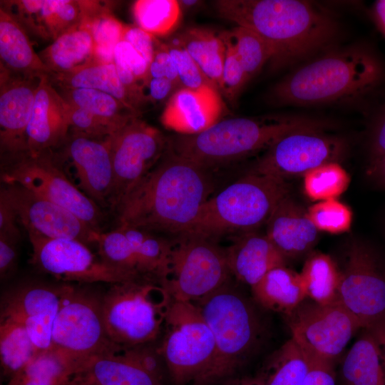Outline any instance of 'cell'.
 Returning a JSON list of instances; mask_svg holds the SVG:
<instances>
[{
    "mask_svg": "<svg viewBox=\"0 0 385 385\" xmlns=\"http://www.w3.org/2000/svg\"><path fill=\"white\" fill-rule=\"evenodd\" d=\"M205 169L168 147L148 174L113 211L118 226L182 236L210 197Z\"/></svg>",
    "mask_w": 385,
    "mask_h": 385,
    "instance_id": "obj_1",
    "label": "cell"
},
{
    "mask_svg": "<svg viewBox=\"0 0 385 385\" xmlns=\"http://www.w3.org/2000/svg\"><path fill=\"white\" fill-rule=\"evenodd\" d=\"M340 274L337 302L358 319L362 329L385 317V265L373 249L354 242Z\"/></svg>",
    "mask_w": 385,
    "mask_h": 385,
    "instance_id": "obj_15",
    "label": "cell"
},
{
    "mask_svg": "<svg viewBox=\"0 0 385 385\" xmlns=\"http://www.w3.org/2000/svg\"><path fill=\"white\" fill-rule=\"evenodd\" d=\"M26 32L52 41L83 24L91 1L18 0L1 1Z\"/></svg>",
    "mask_w": 385,
    "mask_h": 385,
    "instance_id": "obj_21",
    "label": "cell"
},
{
    "mask_svg": "<svg viewBox=\"0 0 385 385\" xmlns=\"http://www.w3.org/2000/svg\"><path fill=\"white\" fill-rule=\"evenodd\" d=\"M308 357L310 368L302 385H336L332 364L309 356Z\"/></svg>",
    "mask_w": 385,
    "mask_h": 385,
    "instance_id": "obj_53",
    "label": "cell"
},
{
    "mask_svg": "<svg viewBox=\"0 0 385 385\" xmlns=\"http://www.w3.org/2000/svg\"><path fill=\"white\" fill-rule=\"evenodd\" d=\"M215 339L212 361L192 385H221L252 355L261 341L262 325L252 304L229 282L192 302Z\"/></svg>",
    "mask_w": 385,
    "mask_h": 385,
    "instance_id": "obj_5",
    "label": "cell"
},
{
    "mask_svg": "<svg viewBox=\"0 0 385 385\" xmlns=\"http://www.w3.org/2000/svg\"><path fill=\"white\" fill-rule=\"evenodd\" d=\"M49 78L58 89L88 88L106 93L140 115L144 103L122 83L114 63L93 61L71 73Z\"/></svg>",
    "mask_w": 385,
    "mask_h": 385,
    "instance_id": "obj_27",
    "label": "cell"
},
{
    "mask_svg": "<svg viewBox=\"0 0 385 385\" xmlns=\"http://www.w3.org/2000/svg\"><path fill=\"white\" fill-rule=\"evenodd\" d=\"M96 246L98 255L104 262L115 268L144 279L140 274L133 250L120 228L116 227L110 232L100 233Z\"/></svg>",
    "mask_w": 385,
    "mask_h": 385,
    "instance_id": "obj_44",
    "label": "cell"
},
{
    "mask_svg": "<svg viewBox=\"0 0 385 385\" xmlns=\"http://www.w3.org/2000/svg\"><path fill=\"white\" fill-rule=\"evenodd\" d=\"M384 74L370 50L349 47L329 51L292 72L272 89L281 106H310L359 98L376 88Z\"/></svg>",
    "mask_w": 385,
    "mask_h": 385,
    "instance_id": "obj_3",
    "label": "cell"
},
{
    "mask_svg": "<svg viewBox=\"0 0 385 385\" xmlns=\"http://www.w3.org/2000/svg\"><path fill=\"white\" fill-rule=\"evenodd\" d=\"M367 174L378 184L385 187V155L370 160Z\"/></svg>",
    "mask_w": 385,
    "mask_h": 385,
    "instance_id": "obj_58",
    "label": "cell"
},
{
    "mask_svg": "<svg viewBox=\"0 0 385 385\" xmlns=\"http://www.w3.org/2000/svg\"><path fill=\"white\" fill-rule=\"evenodd\" d=\"M251 288L260 305L287 316L307 298L300 274L285 265L271 270Z\"/></svg>",
    "mask_w": 385,
    "mask_h": 385,
    "instance_id": "obj_29",
    "label": "cell"
},
{
    "mask_svg": "<svg viewBox=\"0 0 385 385\" xmlns=\"http://www.w3.org/2000/svg\"><path fill=\"white\" fill-rule=\"evenodd\" d=\"M332 125L324 120L292 115L235 117L220 120L197 134L168 138V147L175 154L208 170L267 150L290 133L326 131Z\"/></svg>",
    "mask_w": 385,
    "mask_h": 385,
    "instance_id": "obj_4",
    "label": "cell"
},
{
    "mask_svg": "<svg viewBox=\"0 0 385 385\" xmlns=\"http://www.w3.org/2000/svg\"><path fill=\"white\" fill-rule=\"evenodd\" d=\"M1 158L3 183L19 184L68 210L96 232H102L101 207L68 178L55 150H26Z\"/></svg>",
    "mask_w": 385,
    "mask_h": 385,
    "instance_id": "obj_8",
    "label": "cell"
},
{
    "mask_svg": "<svg viewBox=\"0 0 385 385\" xmlns=\"http://www.w3.org/2000/svg\"><path fill=\"white\" fill-rule=\"evenodd\" d=\"M71 385H92V384L74 376L71 381Z\"/></svg>",
    "mask_w": 385,
    "mask_h": 385,
    "instance_id": "obj_62",
    "label": "cell"
},
{
    "mask_svg": "<svg viewBox=\"0 0 385 385\" xmlns=\"http://www.w3.org/2000/svg\"><path fill=\"white\" fill-rule=\"evenodd\" d=\"M365 329L370 331L378 344L385 370V317Z\"/></svg>",
    "mask_w": 385,
    "mask_h": 385,
    "instance_id": "obj_57",
    "label": "cell"
},
{
    "mask_svg": "<svg viewBox=\"0 0 385 385\" xmlns=\"http://www.w3.org/2000/svg\"><path fill=\"white\" fill-rule=\"evenodd\" d=\"M226 33L249 79L272 59L273 52L270 46L253 30L237 26Z\"/></svg>",
    "mask_w": 385,
    "mask_h": 385,
    "instance_id": "obj_41",
    "label": "cell"
},
{
    "mask_svg": "<svg viewBox=\"0 0 385 385\" xmlns=\"http://www.w3.org/2000/svg\"><path fill=\"white\" fill-rule=\"evenodd\" d=\"M345 148L342 139L327 135L325 131L294 132L265 150L252 173L286 181L291 178L304 176L325 163L337 162Z\"/></svg>",
    "mask_w": 385,
    "mask_h": 385,
    "instance_id": "obj_16",
    "label": "cell"
},
{
    "mask_svg": "<svg viewBox=\"0 0 385 385\" xmlns=\"http://www.w3.org/2000/svg\"><path fill=\"white\" fill-rule=\"evenodd\" d=\"M221 385H265L262 379L257 376L254 378H232Z\"/></svg>",
    "mask_w": 385,
    "mask_h": 385,
    "instance_id": "obj_60",
    "label": "cell"
},
{
    "mask_svg": "<svg viewBox=\"0 0 385 385\" xmlns=\"http://www.w3.org/2000/svg\"><path fill=\"white\" fill-rule=\"evenodd\" d=\"M113 63L122 83L145 103L141 86L148 76L149 64L128 42L121 40L115 47Z\"/></svg>",
    "mask_w": 385,
    "mask_h": 385,
    "instance_id": "obj_43",
    "label": "cell"
},
{
    "mask_svg": "<svg viewBox=\"0 0 385 385\" xmlns=\"http://www.w3.org/2000/svg\"><path fill=\"white\" fill-rule=\"evenodd\" d=\"M1 190L28 234L96 245L100 233L63 207L17 183H4Z\"/></svg>",
    "mask_w": 385,
    "mask_h": 385,
    "instance_id": "obj_17",
    "label": "cell"
},
{
    "mask_svg": "<svg viewBox=\"0 0 385 385\" xmlns=\"http://www.w3.org/2000/svg\"><path fill=\"white\" fill-rule=\"evenodd\" d=\"M224 104L220 92L211 86L197 90L180 88L168 100L160 120L181 135L201 133L220 120Z\"/></svg>",
    "mask_w": 385,
    "mask_h": 385,
    "instance_id": "obj_23",
    "label": "cell"
},
{
    "mask_svg": "<svg viewBox=\"0 0 385 385\" xmlns=\"http://www.w3.org/2000/svg\"><path fill=\"white\" fill-rule=\"evenodd\" d=\"M373 17L385 36V0H379L374 2L372 7Z\"/></svg>",
    "mask_w": 385,
    "mask_h": 385,
    "instance_id": "obj_59",
    "label": "cell"
},
{
    "mask_svg": "<svg viewBox=\"0 0 385 385\" xmlns=\"http://www.w3.org/2000/svg\"><path fill=\"white\" fill-rule=\"evenodd\" d=\"M164 44L175 64L182 88L197 90L205 86H211L215 88L203 75L177 35Z\"/></svg>",
    "mask_w": 385,
    "mask_h": 385,
    "instance_id": "obj_46",
    "label": "cell"
},
{
    "mask_svg": "<svg viewBox=\"0 0 385 385\" xmlns=\"http://www.w3.org/2000/svg\"><path fill=\"white\" fill-rule=\"evenodd\" d=\"M41 78L16 76L0 68L1 157L27 150V129Z\"/></svg>",
    "mask_w": 385,
    "mask_h": 385,
    "instance_id": "obj_20",
    "label": "cell"
},
{
    "mask_svg": "<svg viewBox=\"0 0 385 385\" xmlns=\"http://www.w3.org/2000/svg\"><path fill=\"white\" fill-rule=\"evenodd\" d=\"M172 300L161 284L150 280L111 284L102 297L108 340L118 351L153 341L165 325Z\"/></svg>",
    "mask_w": 385,
    "mask_h": 385,
    "instance_id": "obj_7",
    "label": "cell"
},
{
    "mask_svg": "<svg viewBox=\"0 0 385 385\" xmlns=\"http://www.w3.org/2000/svg\"><path fill=\"white\" fill-rule=\"evenodd\" d=\"M160 354L173 385H192L210 365L213 334L192 302L172 300L165 322Z\"/></svg>",
    "mask_w": 385,
    "mask_h": 385,
    "instance_id": "obj_10",
    "label": "cell"
},
{
    "mask_svg": "<svg viewBox=\"0 0 385 385\" xmlns=\"http://www.w3.org/2000/svg\"><path fill=\"white\" fill-rule=\"evenodd\" d=\"M128 240L138 261L140 275L162 284L169 267L173 244L152 232L118 226Z\"/></svg>",
    "mask_w": 385,
    "mask_h": 385,
    "instance_id": "obj_33",
    "label": "cell"
},
{
    "mask_svg": "<svg viewBox=\"0 0 385 385\" xmlns=\"http://www.w3.org/2000/svg\"><path fill=\"white\" fill-rule=\"evenodd\" d=\"M16 212L5 194L0 191V235L20 240L21 233Z\"/></svg>",
    "mask_w": 385,
    "mask_h": 385,
    "instance_id": "obj_55",
    "label": "cell"
},
{
    "mask_svg": "<svg viewBox=\"0 0 385 385\" xmlns=\"http://www.w3.org/2000/svg\"><path fill=\"white\" fill-rule=\"evenodd\" d=\"M114 188L112 210L148 174L168 147V138L136 117L108 136Z\"/></svg>",
    "mask_w": 385,
    "mask_h": 385,
    "instance_id": "obj_14",
    "label": "cell"
},
{
    "mask_svg": "<svg viewBox=\"0 0 385 385\" xmlns=\"http://www.w3.org/2000/svg\"><path fill=\"white\" fill-rule=\"evenodd\" d=\"M371 159L385 155V105L376 118L370 134Z\"/></svg>",
    "mask_w": 385,
    "mask_h": 385,
    "instance_id": "obj_56",
    "label": "cell"
},
{
    "mask_svg": "<svg viewBox=\"0 0 385 385\" xmlns=\"http://www.w3.org/2000/svg\"><path fill=\"white\" fill-rule=\"evenodd\" d=\"M69 128V104L48 76L41 77L26 133L27 150L37 153L57 149Z\"/></svg>",
    "mask_w": 385,
    "mask_h": 385,
    "instance_id": "obj_22",
    "label": "cell"
},
{
    "mask_svg": "<svg viewBox=\"0 0 385 385\" xmlns=\"http://www.w3.org/2000/svg\"><path fill=\"white\" fill-rule=\"evenodd\" d=\"M225 252L231 274L251 287L269 271L285 265L286 258L266 235L253 232L238 235Z\"/></svg>",
    "mask_w": 385,
    "mask_h": 385,
    "instance_id": "obj_25",
    "label": "cell"
},
{
    "mask_svg": "<svg viewBox=\"0 0 385 385\" xmlns=\"http://www.w3.org/2000/svg\"><path fill=\"white\" fill-rule=\"evenodd\" d=\"M220 35L226 47L220 93L233 103L250 79L226 31Z\"/></svg>",
    "mask_w": 385,
    "mask_h": 385,
    "instance_id": "obj_47",
    "label": "cell"
},
{
    "mask_svg": "<svg viewBox=\"0 0 385 385\" xmlns=\"http://www.w3.org/2000/svg\"><path fill=\"white\" fill-rule=\"evenodd\" d=\"M25 327L6 318L0 319L1 376L7 380L25 367L38 354Z\"/></svg>",
    "mask_w": 385,
    "mask_h": 385,
    "instance_id": "obj_38",
    "label": "cell"
},
{
    "mask_svg": "<svg viewBox=\"0 0 385 385\" xmlns=\"http://www.w3.org/2000/svg\"><path fill=\"white\" fill-rule=\"evenodd\" d=\"M28 235L32 247L31 265L58 280L113 284L141 279L108 265L81 241Z\"/></svg>",
    "mask_w": 385,
    "mask_h": 385,
    "instance_id": "obj_13",
    "label": "cell"
},
{
    "mask_svg": "<svg viewBox=\"0 0 385 385\" xmlns=\"http://www.w3.org/2000/svg\"><path fill=\"white\" fill-rule=\"evenodd\" d=\"M57 149L73 168L76 186L101 207H110L114 173L108 136L69 131Z\"/></svg>",
    "mask_w": 385,
    "mask_h": 385,
    "instance_id": "obj_18",
    "label": "cell"
},
{
    "mask_svg": "<svg viewBox=\"0 0 385 385\" xmlns=\"http://www.w3.org/2000/svg\"><path fill=\"white\" fill-rule=\"evenodd\" d=\"M68 104L69 131L106 137L112 135L118 130L113 125L98 118L91 113L72 104Z\"/></svg>",
    "mask_w": 385,
    "mask_h": 385,
    "instance_id": "obj_48",
    "label": "cell"
},
{
    "mask_svg": "<svg viewBox=\"0 0 385 385\" xmlns=\"http://www.w3.org/2000/svg\"><path fill=\"white\" fill-rule=\"evenodd\" d=\"M122 40L128 42L150 64L160 43L138 26H125Z\"/></svg>",
    "mask_w": 385,
    "mask_h": 385,
    "instance_id": "obj_50",
    "label": "cell"
},
{
    "mask_svg": "<svg viewBox=\"0 0 385 385\" xmlns=\"http://www.w3.org/2000/svg\"><path fill=\"white\" fill-rule=\"evenodd\" d=\"M364 330L341 364L339 385H385L379 348L370 331Z\"/></svg>",
    "mask_w": 385,
    "mask_h": 385,
    "instance_id": "obj_30",
    "label": "cell"
},
{
    "mask_svg": "<svg viewBox=\"0 0 385 385\" xmlns=\"http://www.w3.org/2000/svg\"><path fill=\"white\" fill-rule=\"evenodd\" d=\"M117 353L164 384V371L161 363L163 359L158 351L154 353L151 349L142 345L123 349Z\"/></svg>",
    "mask_w": 385,
    "mask_h": 385,
    "instance_id": "obj_49",
    "label": "cell"
},
{
    "mask_svg": "<svg viewBox=\"0 0 385 385\" xmlns=\"http://www.w3.org/2000/svg\"><path fill=\"white\" fill-rule=\"evenodd\" d=\"M177 36L203 75L220 92L226 51L221 36L205 28L190 27Z\"/></svg>",
    "mask_w": 385,
    "mask_h": 385,
    "instance_id": "obj_32",
    "label": "cell"
},
{
    "mask_svg": "<svg viewBox=\"0 0 385 385\" xmlns=\"http://www.w3.org/2000/svg\"><path fill=\"white\" fill-rule=\"evenodd\" d=\"M309 368L308 356L291 338L268 359L260 376L265 385H302Z\"/></svg>",
    "mask_w": 385,
    "mask_h": 385,
    "instance_id": "obj_36",
    "label": "cell"
},
{
    "mask_svg": "<svg viewBox=\"0 0 385 385\" xmlns=\"http://www.w3.org/2000/svg\"><path fill=\"white\" fill-rule=\"evenodd\" d=\"M220 16L250 29L270 46L273 68L299 62L329 47L339 26L325 11L299 0H218Z\"/></svg>",
    "mask_w": 385,
    "mask_h": 385,
    "instance_id": "obj_2",
    "label": "cell"
},
{
    "mask_svg": "<svg viewBox=\"0 0 385 385\" xmlns=\"http://www.w3.org/2000/svg\"><path fill=\"white\" fill-rule=\"evenodd\" d=\"M147 78H167L182 87L175 64L164 43H160L149 64Z\"/></svg>",
    "mask_w": 385,
    "mask_h": 385,
    "instance_id": "obj_51",
    "label": "cell"
},
{
    "mask_svg": "<svg viewBox=\"0 0 385 385\" xmlns=\"http://www.w3.org/2000/svg\"><path fill=\"white\" fill-rule=\"evenodd\" d=\"M289 191L286 181L251 172L210 197L180 237L215 241L227 234L252 232L267 223Z\"/></svg>",
    "mask_w": 385,
    "mask_h": 385,
    "instance_id": "obj_6",
    "label": "cell"
},
{
    "mask_svg": "<svg viewBox=\"0 0 385 385\" xmlns=\"http://www.w3.org/2000/svg\"><path fill=\"white\" fill-rule=\"evenodd\" d=\"M20 240L0 235V275L1 279L14 271L18 257V244Z\"/></svg>",
    "mask_w": 385,
    "mask_h": 385,
    "instance_id": "obj_54",
    "label": "cell"
},
{
    "mask_svg": "<svg viewBox=\"0 0 385 385\" xmlns=\"http://www.w3.org/2000/svg\"><path fill=\"white\" fill-rule=\"evenodd\" d=\"M57 89V88H56ZM68 103L83 108L119 129L140 117L115 97L94 89H57Z\"/></svg>",
    "mask_w": 385,
    "mask_h": 385,
    "instance_id": "obj_39",
    "label": "cell"
},
{
    "mask_svg": "<svg viewBox=\"0 0 385 385\" xmlns=\"http://www.w3.org/2000/svg\"><path fill=\"white\" fill-rule=\"evenodd\" d=\"M266 225V236L285 258L307 253L318 238L319 230L307 212L289 195L278 203Z\"/></svg>",
    "mask_w": 385,
    "mask_h": 385,
    "instance_id": "obj_24",
    "label": "cell"
},
{
    "mask_svg": "<svg viewBox=\"0 0 385 385\" xmlns=\"http://www.w3.org/2000/svg\"><path fill=\"white\" fill-rule=\"evenodd\" d=\"M138 26L153 36L169 34L178 24L181 7L175 0H138L133 6Z\"/></svg>",
    "mask_w": 385,
    "mask_h": 385,
    "instance_id": "obj_40",
    "label": "cell"
},
{
    "mask_svg": "<svg viewBox=\"0 0 385 385\" xmlns=\"http://www.w3.org/2000/svg\"><path fill=\"white\" fill-rule=\"evenodd\" d=\"M306 299L287 316L292 338L308 356L333 364L362 327L339 302L320 304Z\"/></svg>",
    "mask_w": 385,
    "mask_h": 385,
    "instance_id": "obj_12",
    "label": "cell"
},
{
    "mask_svg": "<svg viewBox=\"0 0 385 385\" xmlns=\"http://www.w3.org/2000/svg\"><path fill=\"white\" fill-rule=\"evenodd\" d=\"M180 88L167 78H147L141 86V94L145 103H155L168 100Z\"/></svg>",
    "mask_w": 385,
    "mask_h": 385,
    "instance_id": "obj_52",
    "label": "cell"
},
{
    "mask_svg": "<svg viewBox=\"0 0 385 385\" xmlns=\"http://www.w3.org/2000/svg\"><path fill=\"white\" fill-rule=\"evenodd\" d=\"M110 4L92 1L83 24L88 28L94 44L93 60L113 63L114 50L122 40L125 26L111 13Z\"/></svg>",
    "mask_w": 385,
    "mask_h": 385,
    "instance_id": "obj_35",
    "label": "cell"
},
{
    "mask_svg": "<svg viewBox=\"0 0 385 385\" xmlns=\"http://www.w3.org/2000/svg\"><path fill=\"white\" fill-rule=\"evenodd\" d=\"M180 6H183V8H190L192 6H195L197 4H199L201 1H196V0H184V1H178Z\"/></svg>",
    "mask_w": 385,
    "mask_h": 385,
    "instance_id": "obj_61",
    "label": "cell"
},
{
    "mask_svg": "<svg viewBox=\"0 0 385 385\" xmlns=\"http://www.w3.org/2000/svg\"><path fill=\"white\" fill-rule=\"evenodd\" d=\"M231 274L225 250L200 237H180L173 244L162 286L173 300L195 302L227 282Z\"/></svg>",
    "mask_w": 385,
    "mask_h": 385,
    "instance_id": "obj_11",
    "label": "cell"
},
{
    "mask_svg": "<svg viewBox=\"0 0 385 385\" xmlns=\"http://www.w3.org/2000/svg\"><path fill=\"white\" fill-rule=\"evenodd\" d=\"M75 376L92 385H165L117 352L92 358Z\"/></svg>",
    "mask_w": 385,
    "mask_h": 385,
    "instance_id": "obj_31",
    "label": "cell"
},
{
    "mask_svg": "<svg viewBox=\"0 0 385 385\" xmlns=\"http://www.w3.org/2000/svg\"><path fill=\"white\" fill-rule=\"evenodd\" d=\"M76 369L56 351L39 352L6 385H71Z\"/></svg>",
    "mask_w": 385,
    "mask_h": 385,
    "instance_id": "obj_37",
    "label": "cell"
},
{
    "mask_svg": "<svg viewBox=\"0 0 385 385\" xmlns=\"http://www.w3.org/2000/svg\"><path fill=\"white\" fill-rule=\"evenodd\" d=\"M307 215L318 230L335 234L347 231L352 220L351 210L336 199L318 202L309 208Z\"/></svg>",
    "mask_w": 385,
    "mask_h": 385,
    "instance_id": "obj_45",
    "label": "cell"
},
{
    "mask_svg": "<svg viewBox=\"0 0 385 385\" xmlns=\"http://www.w3.org/2000/svg\"><path fill=\"white\" fill-rule=\"evenodd\" d=\"M299 274L307 298L320 304L338 302L341 274L330 256L322 252L311 254Z\"/></svg>",
    "mask_w": 385,
    "mask_h": 385,
    "instance_id": "obj_34",
    "label": "cell"
},
{
    "mask_svg": "<svg viewBox=\"0 0 385 385\" xmlns=\"http://www.w3.org/2000/svg\"><path fill=\"white\" fill-rule=\"evenodd\" d=\"M66 284L31 283L10 290L2 297L1 318L21 324L39 352L51 349L53 322Z\"/></svg>",
    "mask_w": 385,
    "mask_h": 385,
    "instance_id": "obj_19",
    "label": "cell"
},
{
    "mask_svg": "<svg viewBox=\"0 0 385 385\" xmlns=\"http://www.w3.org/2000/svg\"><path fill=\"white\" fill-rule=\"evenodd\" d=\"M93 51L91 34L83 23L59 36L38 55L52 78L93 62Z\"/></svg>",
    "mask_w": 385,
    "mask_h": 385,
    "instance_id": "obj_28",
    "label": "cell"
},
{
    "mask_svg": "<svg viewBox=\"0 0 385 385\" xmlns=\"http://www.w3.org/2000/svg\"><path fill=\"white\" fill-rule=\"evenodd\" d=\"M304 178L305 193L313 200L335 199L346 190L349 183V175L337 162L322 165Z\"/></svg>",
    "mask_w": 385,
    "mask_h": 385,
    "instance_id": "obj_42",
    "label": "cell"
},
{
    "mask_svg": "<svg viewBox=\"0 0 385 385\" xmlns=\"http://www.w3.org/2000/svg\"><path fill=\"white\" fill-rule=\"evenodd\" d=\"M0 68L24 77L51 76L36 53L28 33L4 7L0 8Z\"/></svg>",
    "mask_w": 385,
    "mask_h": 385,
    "instance_id": "obj_26",
    "label": "cell"
},
{
    "mask_svg": "<svg viewBox=\"0 0 385 385\" xmlns=\"http://www.w3.org/2000/svg\"><path fill=\"white\" fill-rule=\"evenodd\" d=\"M102 297L88 288L66 284L53 322L51 349L69 361L76 374L92 358L118 351L106 335Z\"/></svg>",
    "mask_w": 385,
    "mask_h": 385,
    "instance_id": "obj_9",
    "label": "cell"
}]
</instances>
